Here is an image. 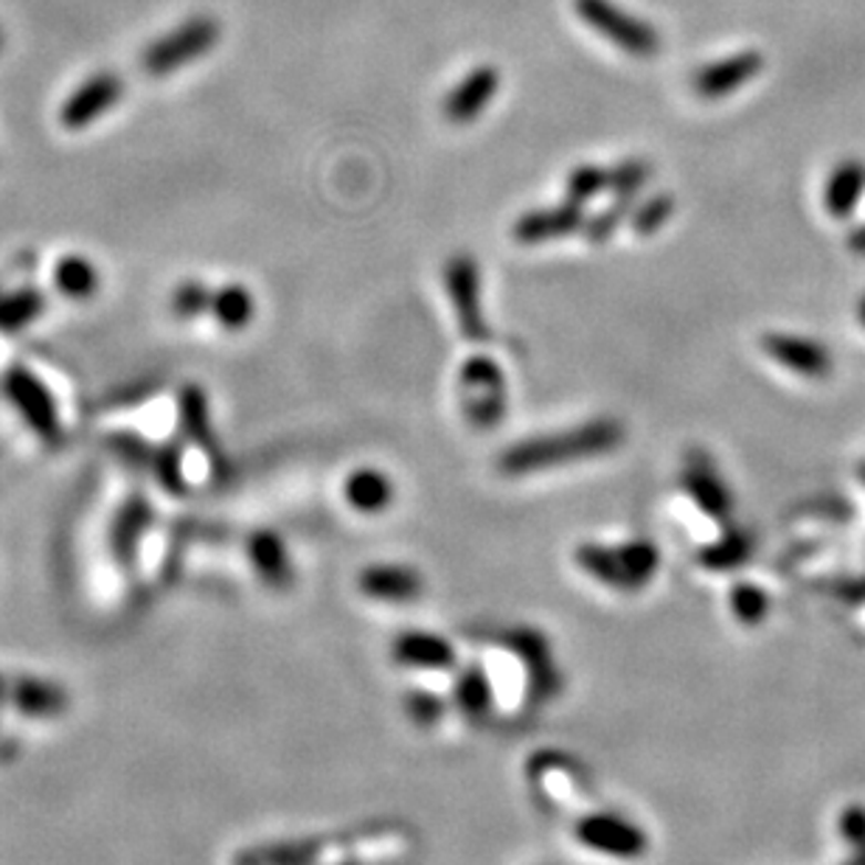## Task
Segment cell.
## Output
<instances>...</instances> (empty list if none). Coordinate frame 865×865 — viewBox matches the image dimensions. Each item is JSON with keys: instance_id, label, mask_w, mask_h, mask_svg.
<instances>
[{"instance_id": "1", "label": "cell", "mask_w": 865, "mask_h": 865, "mask_svg": "<svg viewBox=\"0 0 865 865\" xmlns=\"http://www.w3.org/2000/svg\"><path fill=\"white\" fill-rule=\"evenodd\" d=\"M627 439V430L618 419H591L571 430L554 436H536V439L518 441L498 458V470L509 478H523L531 472L565 467V463L587 461V458L607 456L618 450Z\"/></svg>"}, {"instance_id": "2", "label": "cell", "mask_w": 865, "mask_h": 865, "mask_svg": "<svg viewBox=\"0 0 865 865\" xmlns=\"http://www.w3.org/2000/svg\"><path fill=\"white\" fill-rule=\"evenodd\" d=\"M463 419L478 430H489L507 416V374L492 357L476 354L458 374Z\"/></svg>"}, {"instance_id": "3", "label": "cell", "mask_w": 865, "mask_h": 865, "mask_svg": "<svg viewBox=\"0 0 865 865\" xmlns=\"http://www.w3.org/2000/svg\"><path fill=\"white\" fill-rule=\"evenodd\" d=\"M576 14H580L596 34H602L604 40L618 45L624 54L649 60V56H655L660 51L658 31L646 23V20L624 12L613 0H576Z\"/></svg>"}, {"instance_id": "4", "label": "cell", "mask_w": 865, "mask_h": 865, "mask_svg": "<svg viewBox=\"0 0 865 865\" xmlns=\"http://www.w3.org/2000/svg\"><path fill=\"white\" fill-rule=\"evenodd\" d=\"M220 40V23L213 18H191L186 23L177 25L175 31L164 34L160 40H155L140 62L153 76H166L175 74L177 67H184L186 62L200 60L202 54L217 45Z\"/></svg>"}, {"instance_id": "5", "label": "cell", "mask_w": 865, "mask_h": 865, "mask_svg": "<svg viewBox=\"0 0 865 865\" xmlns=\"http://www.w3.org/2000/svg\"><path fill=\"white\" fill-rule=\"evenodd\" d=\"M445 286L450 295V304L456 310V323L461 330L463 341L470 343H487L489 341V323L483 315L481 304V270L470 253H456L445 268Z\"/></svg>"}, {"instance_id": "6", "label": "cell", "mask_w": 865, "mask_h": 865, "mask_svg": "<svg viewBox=\"0 0 865 865\" xmlns=\"http://www.w3.org/2000/svg\"><path fill=\"white\" fill-rule=\"evenodd\" d=\"M576 841L598 854L618 859H638L649 848L644 828L616 812H591L576 823Z\"/></svg>"}, {"instance_id": "7", "label": "cell", "mask_w": 865, "mask_h": 865, "mask_svg": "<svg viewBox=\"0 0 865 865\" xmlns=\"http://www.w3.org/2000/svg\"><path fill=\"white\" fill-rule=\"evenodd\" d=\"M7 396L12 399L14 410L25 419V425L38 433L40 439L56 441L60 439V416H56V405L51 399L49 388L40 383L34 374L25 368H12L7 374Z\"/></svg>"}, {"instance_id": "8", "label": "cell", "mask_w": 865, "mask_h": 865, "mask_svg": "<svg viewBox=\"0 0 865 865\" xmlns=\"http://www.w3.org/2000/svg\"><path fill=\"white\" fill-rule=\"evenodd\" d=\"M680 483L708 518L719 520V523H728V518H731L733 512V492L731 487L722 481V476H719V470L713 467L708 452L691 450L689 456H686Z\"/></svg>"}, {"instance_id": "9", "label": "cell", "mask_w": 865, "mask_h": 865, "mask_svg": "<svg viewBox=\"0 0 865 865\" xmlns=\"http://www.w3.org/2000/svg\"><path fill=\"white\" fill-rule=\"evenodd\" d=\"M124 93V82L116 74H96L82 82L60 107V122L65 129H85L96 124L107 111H113Z\"/></svg>"}, {"instance_id": "10", "label": "cell", "mask_w": 865, "mask_h": 865, "mask_svg": "<svg viewBox=\"0 0 865 865\" xmlns=\"http://www.w3.org/2000/svg\"><path fill=\"white\" fill-rule=\"evenodd\" d=\"M762 71V54L755 51H742V54L722 56V60L711 62V65L700 67L695 74V93L708 102L731 96L750 80H755Z\"/></svg>"}, {"instance_id": "11", "label": "cell", "mask_w": 865, "mask_h": 865, "mask_svg": "<svg viewBox=\"0 0 865 865\" xmlns=\"http://www.w3.org/2000/svg\"><path fill=\"white\" fill-rule=\"evenodd\" d=\"M500 87V74L492 65L472 67L445 98V116L450 124H472L492 104Z\"/></svg>"}, {"instance_id": "12", "label": "cell", "mask_w": 865, "mask_h": 865, "mask_svg": "<svg viewBox=\"0 0 865 865\" xmlns=\"http://www.w3.org/2000/svg\"><path fill=\"white\" fill-rule=\"evenodd\" d=\"M762 348L768 357H773L786 372H795L801 377H826L832 372V357L826 346L799 335H781V332H768L762 337Z\"/></svg>"}, {"instance_id": "13", "label": "cell", "mask_w": 865, "mask_h": 865, "mask_svg": "<svg viewBox=\"0 0 865 865\" xmlns=\"http://www.w3.org/2000/svg\"><path fill=\"white\" fill-rule=\"evenodd\" d=\"M585 228V213L580 202H562L554 208H536V211L523 213L512 228L514 242L520 244H540L551 239L571 237V233Z\"/></svg>"}, {"instance_id": "14", "label": "cell", "mask_w": 865, "mask_h": 865, "mask_svg": "<svg viewBox=\"0 0 865 865\" xmlns=\"http://www.w3.org/2000/svg\"><path fill=\"white\" fill-rule=\"evenodd\" d=\"M359 593L368 598H377V602H390V604H405L414 602L425 591V582H421L419 571L405 565H372L359 573Z\"/></svg>"}, {"instance_id": "15", "label": "cell", "mask_w": 865, "mask_h": 865, "mask_svg": "<svg viewBox=\"0 0 865 865\" xmlns=\"http://www.w3.org/2000/svg\"><path fill=\"white\" fill-rule=\"evenodd\" d=\"M248 556L250 562H253V571H257L273 591H286V587L293 585V565H290V556H286L281 536H275L273 531H257V534H250Z\"/></svg>"}, {"instance_id": "16", "label": "cell", "mask_w": 865, "mask_h": 865, "mask_svg": "<svg viewBox=\"0 0 865 865\" xmlns=\"http://www.w3.org/2000/svg\"><path fill=\"white\" fill-rule=\"evenodd\" d=\"M394 658L405 666L416 669H447L456 660L450 640L439 635L421 633V629H408L394 640Z\"/></svg>"}, {"instance_id": "17", "label": "cell", "mask_w": 865, "mask_h": 865, "mask_svg": "<svg viewBox=\"0 0 865 865\" xmlns=\"http://www.w3.org/2000/svg\"><path fill=\"white\" fill-rule=\"evenodd\" d=\"M348 507L363 514H377L394 503V481L374 467H359L343 483Z\"/></svg>"}, {"instance_id": "18", "label": "cell", "mask_w": 865, "mask_h": 865, "mask_svg": "<svg viewBox=\"0 0 865 865\" xmlns=\"http://www.w3.org/2000/svg\"><path fill=\"white\" fill-rule=\"evenodd\" d=\"M98 284V270L96 264L87 257H62L54 268V286L56 293L67 301H87L96 295Z\"/></svg>"}, {"instance_id": "19", "label": "cell", "mask_w": 865, "mask_h": 865, "mask_svg": "<svg viewBox=\"0 0 865 865\" xmlns=\"http://www.w3.org/2000/svg\"><path fill=\"white\" fill-rule=\"evenodd\" d=\"M208 312H213V321L220 323L222 330L242 332L257 315V301H253L248 286L226 284L213 290Z\"/></svg>"}, {"instance_id": "20", "label": "cell", "mask_w": 865, "mask_h": 865, "mask_svg": "<svg viewBox=\"0 0 865 865\" xmlns=\"http://www.w3.org/2000/svg\"><path fill=\"white\" fill-rule=\"evenodd\" d=\"M12 702L29 717H56L67 708V695L56 682L20 680L12 686Z\"/></svg>"}, {"instance_id": "21", "label": "cell", "mask_w": 865, "mask_h": 865, "mask_svg": "<svg viewBox=\"0 0 865 865\" xmlns=\"http://www.w3.org/2000/svg\"><path fill=\"white\" fill-rule=\"evenodd\" d=\"M616 556L624 571L627 591H640L658 573L660 551L649 540H629V543L618 545Z\"/></svg>"}, {"instance_id": "22", "label": "cell", "mask_w": 865, "mask_h": 865, "mask_svg": "<svg viewBox=\"0 0 865 865\" xmlns=\"http://www.w3.org/2000/svg\"><path fill=\"white\" fill-rule=\"evenodd\" d=\"M753 554V536L742 529H731L719 536L717 543L700 551V565L708 571H733Z\"/></svg>"}, {"instance_id": "23", "label": "cell", "mask_w": 865, "mask_h": 865, "mask_svg": "<svg viewBox=\"0 0 865 865\" xmlns=\"http://www.w3.org/2000/svg\"><path fill=\"white\" fill-rule=\"evenodd\" d=\"M576 562L585 573H591L593 580L602 582V585L613 587V591H627V582H624V571L618 565L616 549H604V545L585 543L576 549Z\"/></svg>"}, {"instance_id": "24", "label": "cell", "mask_w": 865, "mask_h": 865, "mask_svg": "<svg viewBox=\"0 0 865 865\" xmlns=\"http://www.w3.org/2000/svg\"><path fill=\"white\" fill-rule=\"evenodd\" d=\"M865 175L857 164H846L835 169V175L828 177L826 186V208L835 217H846L852 213L854 202H857L859 191H863Z\"/></svg>"}, {"instance_id": "25", "label": "cell", "mask_w": 865, "mask_h": 865, "mask_svg": "<svg viewBox=\"0 0 865 865\" xmlns=\"http://www.w3.org/2000/svg\"><path fill=\"white\" fill-rule=\"evenodd\" d=\"M43 306L45 301L38 290H23V293L9 295V299L0 301V330L3 332L23 330V326H29L31 321H38Z\"/></svg>"}, {"instance_id": "26", "label": "cell", "mask_w": 865, "mask_h": 865, "mask_svg": "<svg viewBox=\"0 0 865 865\" xmlns=\"http://www.w3.org/2000/svg\"><path fill=\"white\" fill-rule=\"evenodd\" d=\"M671 213H675V197L655 195L633 208L629 222H633V231L638 233V237H653V233H658L660 228L671 220Z\"/></svg>"}, {"instance_id": "27", "label": "cell", "mask_w": 865, "mask_h": 865, "mask_svg": "<svg viewBox=\"0 0 865 865\" xmlns=\"http://www.w3.org/2000/svg\"><path fill=\"white\" fill-rule=\"evenodd\" d=\"M633 202H635V197H616V200L609 202L604 211H598L593 220H587L585 228H582V233H585L587 242H593V244L607 242V239L618 231V226H622L629 213H633V208H635Z\"/></svg>"}, {"instance_id": "28", "label": "cell", "mask_w": 865, "mask_h": 865, "mask_svg": "<svg viewBox=\"0 0 865 865\" xmlns=\"http://www.w3.org/2000/svg\"><path fill=\"white\" fill-rule=\"evenodd\" d=\"M607 189H609V171L593 164L576 166L565 180L567 200L580 202V206H585L587 200H593V197H598Z\"/></svg>"}, {"instance_id": "29", "label": "cell", "mask_w": 865, "mask_h": 865, "mask_svg": "<svg viewBox=\"0 0 865 865\" xmlns=\"http://www.w3.org/2000/svg\"><path fill=\"white\" fill-rule=\"evenodd\" d=\"M456 697L458 706H461V711L467 713V717H483V713L489 711V706H492V691H489V682L487 677H483V671H463V677L458 680Z\"/></svg>"}, {"instance_id": "30", "label": "cell", "mask_w": 865, "mask_h": 865, "mask_svg": "<svg viewBox=\"0 0 865 865\" xmlns=\"http://www.w3.org/2000/svg\"><path fill=\"white\" fill-rule=\"evenodd\" d=\"M731 607L742 624H759L764 616H768L770 602L759 585L739 582V585H733L731 591Z\"/></svg>"}, {"instance_id": "31", "label": "cell", "mask_w": 865, "mask_h": 865, "mask_svg": "<svg viewBox=\"0 0 865 865\" xmlns=\"http://www.w3.org/2000/svg\"><path fill=\"white\" fill-rule=\"evenodd\" d=\"M649 175H653V166L646 164V160H624L616 169H609V191L616 197H638Z\"/></svg>"}, {"instance_id": "32", "label": "cell", "mask_w": 865, "mask_h": 865, "mask_svg": "<svg viewBox=\"0 0 865 865\" xmlns=\"http://www.w3.org/2000/svg\"><path fill=\"white\" fill-rule=\"evenodd\" d=\"M211 295L213 290H208L202 281H184L171 295V310L180 317H197L211 310Z\"/></svg>"}, {"instance_id": "33", "label": "cell", "mask_w": 865, "mask_h": 865, "mask_svg": "<svg viewBox=\"0 0 865 865\" xmlns=\"http://www.w3.org/2000/svg\"><path fill=\"white\" fill-rule=\"evenodd\" d=\"M184 405H186L184 414H186V421H189L191 433H195V436H200L202 441H208V436H211V433H208V408H206V399H202L200 390L191 388L189 394H186Z\"/></svg>"}, {"instance_id": "34", "label": "cell", "mask_w": 865, "mask_h": 865, "mask_svg": "<svg viewBox=\"0 0 865 865\" xmlns=\"http://www.w3.org/2000/svg\"><path fill=\"white\" fill-rule=\"evenodd\" d=\"M144 525H147V509H144V512H140L138 507L129 509V512L124 514L122 525H118V534H116V545H118V549H122V545H124V551L133 549V545H135V534H138V531L144 529Z\"/></svg>"}, {"instance_id": "35", "label": "cell", "mask_w": 865, "mask_h": 865, "mask_svg": "<svg viewBox=\"0 0 865 865\" xmlns=\"http://www.w3.org/2000/svg\"><path fill=\"white\" fill-rule=\"evenodd\" d=\"M841 828L846 841L865 846V810H848L846 815L841 817Z\"/></svg>"}, {"instance_id": "36", "label": "cell", "mask_w": 865, "mask_h": 865, "mask_svg": "<svg viewBox=\"0 0 865 865\" xmlns=\"http://www.w3.org/2000/svg\"><path fill=\"white\" fill-rule=\"evenodd\" d=\"M7 697H9V686H7V682H3V677H0V702L7 700Z\"/></svg>"}, {"instance_id": "37", "label": "cell", "mask_w": 865, "mask_h": 865, "mask_svg": "<svg viewBox=\"0 0 865 865\" xmlns=\"http://www.w3.org/2000/svg\"><path fill=\"white\" fill-rule=\"evenodd\" d=\"M848 865H865V846H863V854H857V857H854Z\"/></svg>"}, {"instance_id": "38", "label": "cell", "mask_w": 865, "mask_h": 865, "mask_svg": "<svg viewBox=\"0 0 865 865\" xmlns=\"http://www.w3.org/2000/svg\"><path fill=\"white\" fill-rule=\"evenodd\" d=\"M859 321L865 323V301H863V304H859Z\"/></svg>"}, {"instance_id": "39", "label": "cell", "mask_w": 865, "mask_h": 865, "mask_svg": "<svg viewBox=\"0 0 865 865\" xmlns=\"http://www.w3.org/2000/svg\"><path fill=\"white\" fill-rule=\"evenodd\" d=\"M0 49H3V31H0Z\"/></svg>"}]
</instances>
